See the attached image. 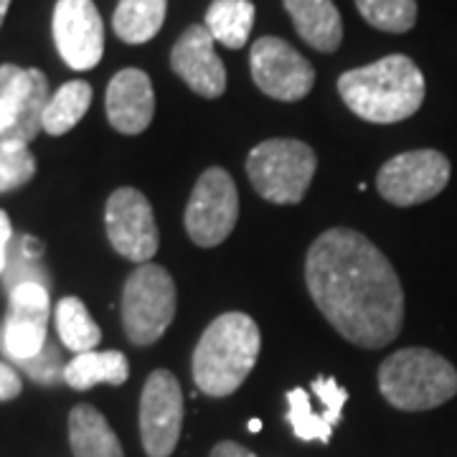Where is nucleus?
<instances>
[{"instance_id": "31", "label": "nucleus", "mask_w": 457, "mask_h": 457, "mask_svg": "<svg viewBox=\"0 0 457 457\" xmlns=\"http://www.w3.org/2000/svg\"><path fill=\"white\" fill-rule=\"evenodd\" d=\"M21 389H23V384H21V376H18L16 369L11 363L0 361V402L16 399Z\"/></svg>"}, {"instance_id": "36", "label": "nucleus", "mask_w": 457, "mask_h": 457, "mask_svg": "<svg viewBox=\"0 0 457 457\" xmlns=\"http://www.w3.org/2000/svg\"><path fill=\"white\" fill-rule=\"evenodd\" d=\"M260 429H262L260 420H252V422H249V432H260Z\"/></svg>"}, {"instance_id": "13", "label": "nucleus", "mask_w": 457, "mask_h": 457, "mask_svg": "<svg viewBox=\"0 0 457 457\" xmlns=\"http://www.w3.org/2000/svg\"><path fill=\"white\" fill-rule=\"evenodd\" d=\"M54 41L66 66L87 71L102 62L104 23L92 0H59L54 8Z\"/></svg>"}, {"instance_id": "3", "label": "nucleus", "mask_w": 457, "mask_h": 457, "mask_svg": "<svg viewBox=\"0 0 457 457\" xmlns=\"http://www.w3.org/2000/svg\"><path fill=\"white\" fill-rule=\"evenodd\" d=\"M257 323L246 312H224L204 330L194 351V381L206 396H228L252 374L260 356Z\"/></svg>"}, {"instance_id": "10", "label": "nucleus", "mask_w": 457, "mask_h": 457, "mask_svg": "<svg viewBox=\"0 0 457 457\" xmlns=\"http://www.w3.org/2000/svg\"><path fill=\"white\" fill-rule=\"evenodd\" d=\"M104 227L110 245L125 260L145 264L158 252V224L145 194L137 188H117L104 209Z\"/></svg>"}, {"instance_id": "11", "label": "nucleus", "mask_w": 457, "mask_h": 457, "mask_svg": "<svg viewBox=\"0 0 457 457\" xmlns=\"http://www.w3.org/2000/svg\"><path fill=\"white\" fill-rule=\"evenodd\" d=\"M183 427V392L176 376L158 369L147 376L140 396V437L147 457H170Z\"/></svg>"}, {"instance_id": "22", "label": "nucleus", "mask_w": 457, "mask_h": 457, "mask_svg": "<svg viewBox=\"0 0 457 457\" xmlns=\"http://www.w3.org/2000/svg\"><path fill=\"white\" fill-rule=\"evenodd\" d=\"M92 104V87L87 82L62 84L46 102L44 110V130L49 135H66L71 128L79 125L87 110Z\"/></svg>"}, {"instance_id": "33", "label": "nucleus", "mask_w": 457, "mask_h": 457, "mask_svg": "<svg viewBox=\"0 0 457 457\" xmlns=\"http://www.w3.org/2000/svg\"><path fill=\"white\" fill-rule=\"evenodd\" d=\"M212 457H257L254 453H249L246 447L237 445V442H219L212 450Z\"/></svg>"}, {"instance_id": "16", "label": "nucleus", "mask_w": 457, "mask_h": 457, "mask_svg": "<svg viewBox=\"0 0 457 457\" xmlns=\"http://www.w3.org/2000/svg\"><path fill=\"white\" fill-rule=\"evenodd\" d=\"M297 36L320 54H333L343 41V21L333 0H282Z\"/></svg>"}, {"instance_id": "26", "label": "nucleus", "mask_w": 457, "mask_h": 457, "mask_svg": "<svg viewBox=\"0 0 457 457\" xmlns=\"http://www.w3.org/2000/svg\"><path fill=\"white\" fill-rule=\"evenodd\" d=\"M29 84L31 69H21L16 64L0 66V135L13 125L18 107L29 92Z\"/></svg>"}, {"instance_id": "34", "label": "nucleus", "mask_w": 457, "mask_h": 457, "mask_svg": "<svg viewBox=\"0 0 457 457\" xmlns=\"http://www.w3.org/2000/svg\"><path fill=\"white\" fill-rule=\"evenodd\" d=\"M18 245H21V252H23L26 257H31V260H41V257H44V242L36 239V237L23 234V237H18Z\"/></svg>"}, {"instance_id": "35", "label": "nucleus", "mask_w": 457, "mask_h": 457, "mask_svg": "<svg viewBox=\"0 0 457 457\" xmlns=\"http://www.w3.org/2000/svg\"><path fill=\"white\" fill-rule=\"evenodd\" d=\"M8 8H11V0H0V26H3V21H5Z\"/></svg>"}, {"instance_id": "7", "label": "nucleus", "mask_w": 457, "mask_h": 457, "mask_svg": "<svg viewBox=\"0 0 457 457\" xmlns=\"http://www.w3.org/2000/svg\"><path fill=\"white\" fill-rule=\"evenodd\" d=\"M239 194L237 183L224 168H209L201 173L188 198L183 224L191 242L204 249L219 246L237 227Z\"/></svg>"}, {"instance_id": "15", "label": "nucleus", "mask_w": 457, "mask_h": 457, "mask_svg": "<svg viewBox=\"0 0 457 457\" xmlns=\"http://www.w3.org/2000/svg\"><path fill=\"white\" fill-rule=\"evenodd\" d=\"M107 120L122 135H140L147 130L155 114V92L153 82L143 69L117 71L107 87Z\"/></svg>"}, {"instance_id": "12", "label": "nucleus", "mask_w": 457, "mask_h": 457, "mask_svg": "<svg viewBox=\"0 0 457 457\" xmlns=\"http://www.w3.org/2000/svg\"><path fill=\"white\" fill-rule=\"evenodd\" d=\"M49 290L41 285H18L8 293V315L0 328V351L11 361L33 359L46 341L49 330Z\"/></svg>"}, {"instance_id": "20", "label": "nucleus", "mask_w": 457, "mask_h": 457, "mask_svg": "<svg viewBox=\"0 0 457 457\" xmlns=\"http://www.w3.org/2000/svg\"><path fill=\"white\" fill-rule=\"evenodd\" d=\"M168 0H120L114 8L112 29L125 44H147L163 29Z\"/></svg>"}, {"instance_id": "9", "label": "nucleus", "mask_w": 457, "mask_h": 457, "mask_svg": "<svg viewBox=\"0 0 457 457\" xmlns=\"http://www.w3.org/2000/svg\"><path fill=\"white\" fill-rule=\"evenodd\" d=\"M252 79L267 97L279 102H297L308 97L315 84L312 64L278 36H262L249 54Z\"/></svg>"}, {"instance_id": "14", "label": "nucleus", "mask_w": 457, "mask_h": 457, "mask_svg": "<svg viewBox=\"0 0 457 457\" xmlns=\"http://www.w3.org/2000/svg\"><path fill=\"white\" fill-rule=\"evenodd\" d=\"M213 36L206 26H188L170 51V69L204 99H216L227 92V66L213 49Z\"/></svg>"}, {"instance_id": "29", "label": "nucleus", "mask_w": 457, "mask_h": 457, "mask_svg": "<svg viewBox=\"0 0 457 457\" xmlns=\"http://www.w3.org/2000/svg\"><path fill=\"white\" fill-rule=\"evenodd\" d=\"M18 369L23 374H29L33 381L44 384V386H51V384H59L64 381V369L66 363L62 359V351L56 343L46 341V345L33 356V359H23V361H13Z\"/></svg>"}, {"instance_id": "6", "label": "nucleus", "mask_w": 457, "mask_h": 457, "mask_svg": "<svg viewBox=\"0 0 457 457\" xmlns=\"http://www.w3.org/2000/svg\"><path fill=\"white\" fill-rule=\"evenodd\" d=\"M176 282L165 267L140 264L122 290V328L135 345L161 341L176 318Z\"/></svg>"}, {"instance_id": "21", "label": "nucleus", "mask_w": 457, "mask_h": 457, "mask_svg": "<svg viewBox=\"0 0 457 457\" xmlns=\"http://www.w3.org/2000/svg\"><path fill=\"white\" fill-rule=\"evenodd\" d=\"M213 41L227 49H242L249 41L254 26V3L252 0H213L204 23Z\"/></svg>"}, {"instance_id": "19", "label": "nucleus", "mask_w": 457, "mask_h": 457, "mask_svg": "<svg viewBox=\"0 0 457 457\" xmlns=\"http://www.w3.org/2000/svg\"><path fill=\"white\" fill-rule=\"evenodd\" d=\"M49 79L41 69H31V84L29 92L18 107L16 120L8 130L0 135V147H29L38 130H44V110L49 102Z\"/></svg>"}, {"instance_id": "1", "label": "nucleus", "mask_w": 457, "mask_h": 457, "mask_svg": "<svg viewBox=\"0 0 457 457\" xmlns=\"http://www.w3.org/2000/svg\"><path fill=\"white\" fill-rule=\"evenodd\" d=\"M312 303L345 341L384 348L404 323V290L392 262L353 228H328L308 249Z\"/></svg>"}, {"instance_id": "2", "label": "nucleus", "mask_w": 457, "mask_h": 457, "mask_svg": "<svg viewBox=\"0 0 457 457\" xmlns=\"http://www.w3.org/2000/svg\"><path fill=\"white\" fill-rule=\"evenodd\" d=\"M425 89L420 66L404 54L384 56L338 77V95L345 107L376 125H394L411 117L425 102Z\"/></svg>"}, {"instance_id": "28", "label": "nucleus", "mask_w": 457, "mask_h": 457, "mask_svg": "<svg viewBox=\"0 0 457 457\" xmlns=\"http://www.w3.org/2000/svg\"><path fill=\"white\" fill-rule=\"evenodd\" d=\"M36 176V158L29 147H0V194L26 186Z\"/></svg>"}, {"instance_id": "32", "label": "nucleus", "mask_w": 457, "mask_h": 457, "mask_svg": "<svg viewBox=\"0 0 457 457\" xmlns=\"http://www.w3.org/2000/svg\"><path fill=\"white\" fill-rule=\"evenodd\" d=\"M13 239V228H11V219L8 213L0 212V278H3V270H5V260H8V245Z\"/></svg>"}, {"instance_id": "8", "label": "nucleus", "mask_w": 457, "mask_h": 457, "mask_svg": "<svg viewBox=\"0 0 457 457\" xmlns=\"http://www.w3.org/2000/svg\"><path fill=\"white\" fill-rule=\"evenodd\" d=\"M450 161L440 150H409L381 165L376 191L394 206H417L445 191Z\"/></svg>"}, {"instance_id": "27", "label": "nucleus", "mask_w": 457, "mask_h": 457, "mask_svg": "<svg viewBox=\"0 0 457 457\" xmlns=\"http://www.w3.org/2000/svg\"><path fill=\"white\" fill-rule=\"evenodd\" d=\"M26 282H33V285H41V287H51L49 272L44 270L41 260H31L21 252V245H18V237L11 239L8 245V260H5V270H3V285L5 290H16L18 285H26Z\"/></svg>"}, {"instance_id": "24", "label": "nucleus", "mask_w": 457, "mask_h": 457, "mask_svg": "<svg viewBox=\"0 0 457 457\" xmlns=\"http://www.w3.org/2000/svg\"><path fill=\"white\" fill-rule=\"evenodd\" d=\"M369 26L386 33H407L417 23V0H356Z\"/></svg>"}, {"instance_id": "23", "label": "nucleus", "mask_w": 457, "mask_h": 457, "mask_svg": "<svg viewBox=\"0 0 457 457\" xmlns=\"http://www.w3.org/2000/svg\"><path fill=\"white\" fill-rule=\"evenodd\" d=\"M56 330H59L62 343L74 353L95 351L97 343L102 341V330L92 320V315H89L87 305L79 297L59 300V305H56Z\"/></svg>"}, {"instance_id": "4", "label": "nucleus", "mask_w": 457, "mask_h": 457, "mask_svg": "<svg viewBox=\"0 0 457 457\" xmlns=\"http://www.w3.org/2000/svg\"><path fill=\"white\" fill-rule=\"evenodd\" d=\"M378 392L402 411H425L455 396L457 371L450 361L429 348H402L381 363Z\"/></svg>"}, {"instance_id": "25", "label": "nucleus", "mask_w": 457, "mask_h": 457, "mask_svg": "<svg viewBox=\"0 0 457 457\" xmlns=\"http://www.w3.org/2000/svg\"><path fill=\"white\" fill-rule=\"evenodd\" d=\"M287 422L293 425V432L297 440L303 442H330L333 427L328 425L323 414H315L311 407V396L305 389H293L287 392Z\"/></svg>"}, {"instance_id": "5", "label": "nucleus", "mask_w": 457, "mask_h": 457, "mask_svg": "<svg viewBox=\"0 0 457 457\" xmlns=\"http://www.w3.org/2000/svg\"><path fill=\"white\" fill-rule=\"evenodd\" d=\"M318 168L315 150L303 140H264L246 158L254 191L270 204H300Z\"/></svg>"}, {"instance_id": "30", "label": "nucleus", "mask_w": 457, "mask_h": 457, "mask_svg": "<svg viewBox=\"0 0 457 457\" xmlns=\"http://www.w3.org/2000/svg\"><path fill=\"white\" fill-rule=\"evenodd\" d=\"M312 392L323 402V417H326L328 425H338L343 417V407L348 402V392L343 386H338V381L333 376H318L312 381Z\"/></svg>"}, {"instance_id": "17", "label": "nucleus", "mask_w": 457, "mask_h": 457, "mask_svg": "<svg viewBox=\"0 0 457 457\" xmlns=\"http://www.w3.org/2000/svg\"><path fill=\"white\" fill-rule=\"evenodd\" d=\"M69 445L74 457H125L110 422L99 409L77 404L69 414Z\"/></svg>"}, {"instance_id": "18", "label": "nucleus", "mask_w": 457, "mask_h": 457, "mask_svg": "<svg viewBox=\"0 0 457 457\" xmlns=\"http://www.w3.org/2000/svg\"><path fill=\"white\" fill-rule=\"evenodd\" d=\"M128 376H130V363H128V356L122 351L77 353L64 369V381L77 392H87L95 384L122 386L128 381Z\"/></svg>"}]
</instances>
